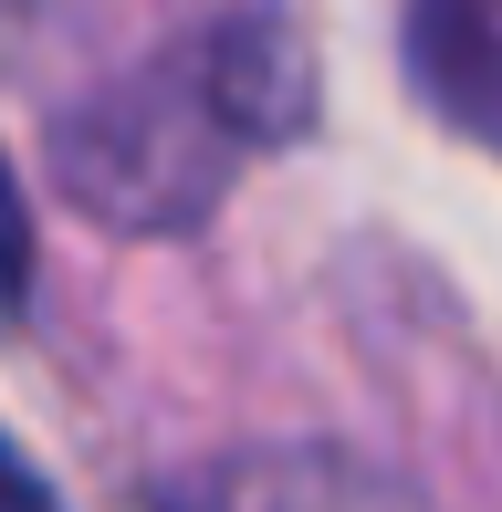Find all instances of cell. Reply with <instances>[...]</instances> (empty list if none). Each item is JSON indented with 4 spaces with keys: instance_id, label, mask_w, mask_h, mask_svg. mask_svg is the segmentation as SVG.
Segmentation results:
<instances>
[{
    "instance_id": "6da1fadb",
    "label": "cell",
    "mask_w": 502,
    "mask_h": 512,
    "mask_svg": "<svg viewBox=\"0 0 502 512\" xmlns=\"http://www.w3.org/2000/svg\"><path fill=\"white\" fill-rule=\"evenodd\" d=\"M21 304H32V220H21V189L0 168V324H21Z\"/></svg>"
},
{
    "instance_id": "7a4b0ae2",
    "label": "cell",
    "mask_w": 502,
    "mask_h": 512,
    "mask_svg": "<svg viewBox=\"0 0 502 512\" xmlns=\"http://www.w3.org/2000/svg\"><path fill=\"white\" fill-rule=\"evenodd\" d=\"M0 512H63V502L42 492V481H32V460H21L11 439H0Z\"/></svg>"
},
{
    "instance_id": "3957f363",
    "label": "cell",
    "mask_w": 502,
    "mask_h": 512,
    "mask_svg": "<svg viewBox=\"0 0 502 512\" xmlns=\"http://www.w3.org/2000/svg\"><path fill=\"white\" fill-rule=\"evenodd\" d=\"M482 11H492V32H502V0H482Z\"/></svg>"
}]
</instances>
